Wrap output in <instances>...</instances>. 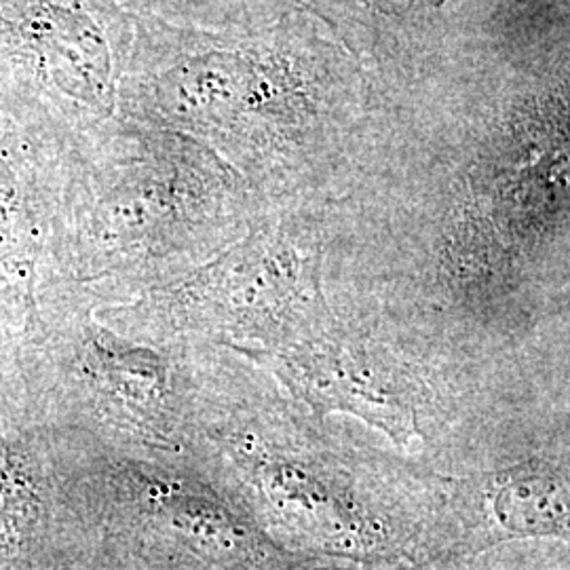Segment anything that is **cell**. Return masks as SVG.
<instances>
[{
	"label": "cell",
	"instance_id": "5b68a950",
	"mask_svg": "<svg viewBox=\"0 0 570 570\" xmlns=\"http://www.w3.org/2000/svg\"><path fill=\"white\" fill-rule=\"evenodd\" d=\"M23 520V499L16 480L7 475V465L0 461V541L16 537Z\"/></svg>",
	"mask_w": 570,
	"mask_h": 570
},
{
	"label": "cell",
	"instance_id": "277c9868",
	"mask_svg": "<svg viewBox=\"0 0 570 570\" xmlns=\"http://www.w3.org/2000/svg\"><path fill=\"white\" fill-rule=\"evenodd\" d=\"M258 473L266 497L275 508L306 522L308 529L326 539H341L346 532H355L357 524L362 527L336 490L303 463L273 459L261 465Z\"/></svg>",
	"mask_w": 570,
	"mask_h": 570
},
{
	"label": "cell",
	"instance_id": "6da1fadb",
	"mask_svg": "<svg viewBox=\"0 0 570 570\" xmlns=\"http://www.w3.org/2000/svg\"><path fill=\"white\" fill-rule=\"evenodd\" d=\"M285 374L322 414L346 412L381 429L397 446L416 438V410L393 367L355 348H305L287 357Z\"/></svg>",
	"mask_w": 570,
	"mask_h": 570
},
{
	"label": "cell",
	"instance_id": "7a4b0ae2",
	"mask_svg": "<svg viewBox=\"0 0 570 570\" xmlns=\"http://www.w3.org/2000/svg\"><path fill=\"white\" fill-rule=\"evenodd\" d=\"M23 35L68 94L82 102L104 100L110 61L102 32L94 21L58 4H45L28 16Z\"/></svg>",
	"mask_w": 570,
	"mask_h": 570
},
{
	"label": "cell",
	"instance_id": "3957f363",
	"mask_svg": "<svg viewBox=\"0 0 570 570\" xmlns=\"http://www.w3.org/2000/svg\"><path fill=\"white\" fill-rule=\"evenodd\" d=\"M490 511L499 529L522 537L567 534L569 487L567 478L537 463L501 473L490 490Z\"/></svg>",
	"mask_w": 570,
	"mask_h": 570
}]
</instances>
